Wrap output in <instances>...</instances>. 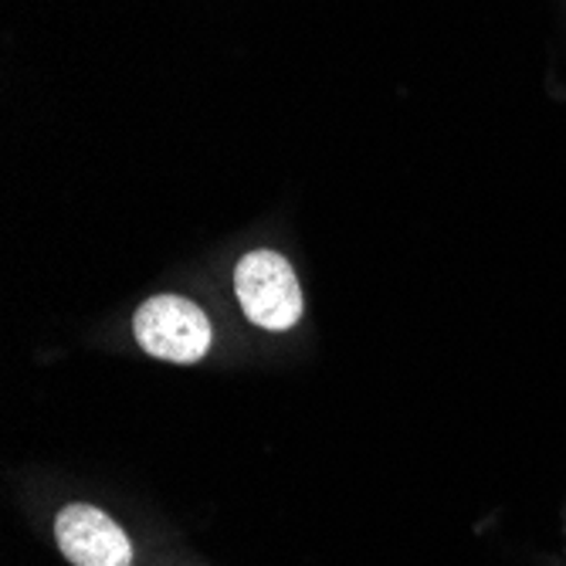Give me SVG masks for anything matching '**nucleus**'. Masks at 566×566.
<instances>
[{
	"instance_id": "nucleus-1",
	"label": "nucleus",
	"mask_w": 566,
	"mask_h": 566,
	"mask_svg": "<svg viewBox=\"0 0 566 566\" xmlns=\"http://www.w3.org/2000/svg\"><path fill=\"white\" fill-rule=\"evenodd\" d=\"M133 333L136 343L157 359H167V364H197V359L208 356L211 343H214V329L208 313L184 298V295H153L146 298L136 316H133Z\"/></svg>"
},
{
	"instance_id": "nucleus-2",
	"label": "nucleus",
	"mask_w": 566,
	"mask_h": 566,
	"mask_svg": "<svg viewBox=\"0 0 566 566\" xmlns=\"http://www.w3.org/2000/svg\"><path fill=\"white\" fill-rule=\"evenodd\" d=\"M234 292L244 316L269 333H285L302 319L298 279L279 251H251L234 269Z\"/></svg>"
},
{
	"instance_id": "nucleus-3",
	"label": "nucleus",
	"mask_w": 566,
	"mask_h": 566,
	"mask_svg": "<svg viewBox=\"0 0 566 566\" xmlns=\"http://www.w3.org/2000/svg\"><path fill=\"white\" fill-rule=\"evenodd\" d=\"M55 539L72 566H133L126 530L95 505H65L55 516Z\"/></svg>"
}]
</instances>
